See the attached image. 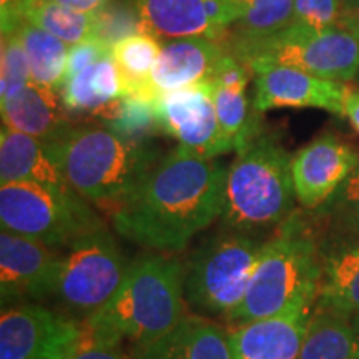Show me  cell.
<instances>
[{"mask_svg": "<svg viewBox=\"0 0 359 359\" xmlns=\"http://www.w3.org/2000/svg\"><path fill=\"white\" fill-rule=\"evenodd\" d=\"M228 167L178 145L161 155L114 213L120 236L156 253L185 250L222 217Z\"/></svg>", "mask_w": 359, "mask_h": 359, "instance_id": "obj_1", "label": "cell"}, {"mask_svg": "<svg viewBox=\"0 0 359 359\" xmlns=\"http://www.w3.org/2000/svg\"><path fill=\"white\" fill-rule=\"evenodd\" d=\"M45 147L67 185L109 215L161 158L151 140L120 137L102 123L75 122Z\"/></svg>", "mask_w": 359, "mask_h": 359, "instance_id": "obj_2", "label": "cell"}, {"mask_svg": "<svg viewBox=\"0 0 359 359\" xmlns=\"http://www.w3.org/2000/svg\"><path fill=\"white\" fill-rule=\"evenodd\" d=\"M188 309L185 262L154 253L130 263L110 302L85 323L98 334L138 346L177 326Z\"/></svg>", "mask_w": 359, "mask_h": 359, "instance_id": "obj_3", "label": "cell"}, {"mask_svg": "<svg viewBox=\"0 0 359 359\" xmlns=\"http://www.w3.org/2000/svg\"><path fill=\"white\" fill-rule=\"evenodd\" d=\"M228 167L224 230L262 236L273 233L294 213L296 193L291 156L273 133H258L235 151Z\"/></svg>", "mask_w": 359, "mask_h": 359, "instance_id": "obj_4", "label": "cell"}, {"mask_svg": "<svg viewBox=\"0 0 359 359\" xmlns=\"http://www.w3.org/2000/svg\"><path fill=\"white\" fill-rule=\"evenodd\" d=\"M321 280L320 238L302 215L293 213L264 241L248 290L228 325L275 316L303 302L316 303Z\"/></svg>", "mask_w": 359, "mask_h": 359, "instance_id": "obj_5", "label": "cell"}, {"mask_svg": "<svg viewBox=\"0 0 359 359\" xmlns=\"http://www.w3.org/2000/svg\"><path fill=\"white\" fill-rule=\"evenodd\" d=\"M266 238L224 230L185 262V298L198 316L226 321L243 302Z\"/></svg>", "mask_w": 359, "mask_h": 359, "instance_id": "obj_6", "label": "cell"}, {"mask_svg": "<svg viewBox=\"0 0 359 359\" xmlns=\"http://www.w3.org/2000/svg\"><path fill=\"white\" fill-rule=\"evenodd\" d=\"M2 231L65 250L80 236L105 226L100 215L75 191L35 183H0Z\"/></svg>", "mask_w": 359, "mask_h": 359, "instance_id": "obj_7", "label": "cell"}, {"mask_svg": "<svg viewBox=\"0 0 359 359\" xmlns=\"http://www.w3.org/2000/svg\"><path fill=\"white\" fill-rule=\"evenodd\" d=\"M226 47L251 72L280 64L343 83L356 79L359 72V39L344 29L314 32L290 25L268 39Z\"/></svg>", "mask_w": 359, "mask_h": 359, "instance_id": "obj_8", "label": "cell"}, {"mask_svg": "<svg viewBox=\"0 0 359 359\" xmlns=\"http://www.w3.org/2000/svg\"><path fill=\"white\" fill-rule=\"evenodd\" d=\"M128 266L109 228L90 231L62 253L53 298L69 316L87 321L110 302Z\"/></svg>", "mask_w": 359, "mask_h": 359, "instance_id": "obj_9", "label": "cell"}, {"mask_svg": "<svg viewBox=\"0 0 359 359\" xmlns=\"http://www.w3.org/2000/svg\"><path fill=\"white\" fill-rule=\"evenodd\" d=\"M87 331V323L37 303L4 306L0 359H62Z\"/></svg>", "mask_w": 359, "mask_h": 359, "instance_id": "obj_10", "label": "cell"}, {"mask_svg": "<svg viewBox=\"0 0 359 359\" xmlns=\"http://www.w3.org/2000/svg\"><path fill=\"white\" fill-rule=\"evenodd\" d=\"M142 32L158 40L208 37L224 40L248 11L246 0H128Z\"/></svg>", "mask_w": 359, "mask_h": 359, "instance_id": "obj_11", "label": "cell"}, {"mask_svg": "<svg viewBox=\"0 0 359 359\" xmlns=\"http://www.w3.org/2000/svg\"><path fill=\"white\" fill-rule=\"evenodd\" d=\"M156 114L161 133L193 154L205 158H219L235 151V145L219 127L212 82L163 93L156 98Z\"/></svg>", "mask_w": 359, "mask_h": 359, "instance_id": "obj_12", "label": "cell"}, {"mask_svg": "<svg viewBox=\"0 0 359 359\" xmlns=\"http://www.w3.org/2000/svg\"><path fill=\"white\" fill-rule=\"evenodd\" d=\"M64 250L32 238L0 233V302L4 306L53 296Z\"/></svg>", "mask_w": 359, "mask_h": 359, "instance_id": "obj_13", "label": "cell"}, {"mask_svg": "<svg viewBox=\"0 0 359 359\" xmlns=\"http://www.w3.org/2000/svg\"><path fill=\"white\" fill-rule=\"evenodd\" d=\"M253 109L258 114L275 109H320L344 115L349 87L280 64L257 67Z\"/></svg>", "mask_w": 359, "mask_h": 359, "instance_id": "obj_14", "label": "cell"}, {"mask_svg": "<svg viewBox=\"0 0 359 359\" xmlns=\"http://www.w3.org/2000/svg\"><path fill=\"white\" fill-rule=\"evenodd\" d=\"M359 163V151L339 138L325 133L291 156V175L298 203L320 210L333 198Z\"/></svg>", "mask_w": 359, "mask_h": 359, "instance_id": "obj_15", "label": "cell"}, {"mask_svg": "<svg viewBox=\"0 0 359 359\" xmlns=\"http://www.w3.org/2000/svg\"><path fill=\"white\" fill-rule=\"evenodd\" d=\"M314 303L303 302L275 316L230 330L233 359H299Z\"/></svg>", "mask_w": 359, "mask_h": 359, "instance_id": "obj_16", "label": "cell"}, {"mask_svg": "<svg viewBox=\"0 0 359 359\" xmlns=\"http://www.w3.org/2000/svg\"><path fill=\"white\" fill-rule=\"evenodd\" d=\"M160 42V57L150 79L155 98L172 90L210 82L219 60L230 52L223 40L208 37L168 39Z\"/></svg>", "mask_w": 359, "mask_h": 359, "instance_id": "obj_17", "label": "cell"}, {"mask_svg": "<svg viewBox=\"0 0 359 359\" xmlns=\"http://www.w3.org/2000/svg\"><path fill=\"white\" fill-rule=\"evenodd\" d=\"M132 359H233L230 330L210 318L188 314L145 344L132 346Z\"/></svg>", "mask_w": 359, "mask_h": 359, "instance_id": "obj_18", "label": "cell"}, {"mask_svg": "<svg viewBox=\"0 0 359 359\" xmlns=\"http://www.w3.org/2000/svg\"><path fill=\"white\" fill-rule=\"evenodd\" d=\"M250 72L243 62L228 52L219 60L210 80L213 85V102L219 127L224 137L235 145V151L263 132L257 120L258 111L253 110V115L250 114V103L246 97Z\"/></svg>", "mask_w": 359, "mask_h": 359, "instance_id": "obj_19", "label": "cell"}, {"mask_svg": "<svg viewBox=\"0 0 359 359\" xmlns=\"http://www.w3.org/2000/svg\"><path fill=\"white\" fill-rule=\"evenodd\" d=\"M2 125L48 143L65 132L75 118L65 109L58 90L30 82L19 95L2 102Z\"/></svg>", "mask_w": 359, "mask_h": 359, "instance_id": "obj_20", "label": "cell"}, {"mask_svg": "<svg viewBox=\"0 0 359 359\" xmlns=\"http://www.w3.org/2000/svg\"><path fill=\"white\" fill-rule=\"evenodd\" d=\"M321 280L314 308L359 313V240H320Z\"/></svg>", "mask_w": 359, "mask_h": 359, "instance_id": "obj_21", "label": "cell"}, {"mask_svg": "<svg viewBox=\"0 0 359 359\" xmlns=\"http://www.w3.org/2000/svg\"><path fill=\"white\" fill-rule=\"evenodd\" d=\"M0 183H35L74 191L58 172L43 142L4 125L0 130Z\"/></svg>", "mask_w": 359, "mask_h": 359, "instance_id": "obj_22", "label": "cell"}, {"mask_svg": "<svg viewBox=\"0 0 359 359\" xmlns=\"http://www.w3.org/2000/svg\"><path fill=\"white\" fill-rule=\"evenodd\" d=\"M62 100L72 116L102 118L111 103L122 98V80L114 57H107L62 83Z\"/></svg>", "mask_w": 359, "mask_h": 359, "instance_id": "obj_23", "label": "cell"}, {"mask_svg": "<svg viewBox=\"0 0 359 359\" xmlns=\"http://www.w3.org/2000/svg\"><path fill=\"white\" fill-rule=\"evenodd\" d=\"M299 359H359V313L314 308Z\"/></svg>", "mask_w": 359, "mask_h": 359, "instance_id": "obj_24", "label": "cell"}, {"mask_svg": "<svg viewBox=\"0 0 359 359\" xmlns=\"http://www.w3.org/2000/svg\"><path fill=\"white\" fill-rule=\"evenodd\" d=\"M160 50V40L147 32L132 34L111 45V57L122 80V97L156 100L151 93L150 79Z\"/></svg>", "mask_w": 359, "mask_h": 359, "instance_id": "obj_25", "label": "cell"}, {"mask_svg": "<svg viewBox=\"0 0 359 359\" xmlns=\"http://www.w3.org/2000/svg\"><path fill=\"white\" fill-rule=\"evenodd\" d=\"M20 19L60 39L69 47L93 37L95 13H82L55 0H19Z\"/></svg>", "mask_w": 359, "mask_h": 359, "instance_id": "obj_26", "label": "cell"}, {"mask_svg": "<svg viewBox=\"0 0 359 359\" xmlns=\"http://www.w3.org/2000/svg\"><path fill=\"white\" fill-rule=\"evenodd\" d=\"M15 32L29 57L32 82L40 87L60 90L67 72L69 45L24 20Z\"/></svg>", "mask_w": 359, "mask_h": 359, "instance_id": "obj_27", "label": "cell"}, {"mask_svg": "<svg viewBox=\"0 0 359 359\" xmlns=\"http://www.w3.org/2000/svg\"><path fill=\"white\" fill-rule=\"evenodd\" d=\"M248 11L231 27L226 45L257 42L286 30L293 22L294 0H246Z\"/></svg>", "mask_w": 359, "mask_h": 359, "instance_id": "obj_28", "label": "cell"}, {"mask_svg": "<svg viewBox=\"0 0 359 359\" xmlns=\"http://www.w3.org/2000/svg\"><path fill=\"white\" fill-rule=\"evenodd\" d=\"M100 123L132 140H150L160 130L156 100L145 97H122L103 114Z\"/></svg>", "mask_w": 359, "mask_h": 359, "instance_id": "obj_29", "label": "cell"}, {"mask_svg": "<svg viewBox=\"0 0 359 359\" xmlns=\"http://www.w3.org/2000/svg\"><path fill=\"white\" fill-rule=\"evenodd\" d=\"M316 212L326 224L325 236L359 240V163L333 198Z\"/></svg>", "mask_w": 359, "mask_h": 359, "instance_id": "obj_30", "label": "cell"}, {"mask_svg": "<svg viewBox=\"0 0 359 359\" xmlns=\"http://www.w3.org/2000/svg\"><path fill=\"white\" fill-rule=\"evenodd\" d=\"M30 79L29 57L17 32L2 35V50H0V102L11 100L19 95Z\"/></svg>", "mask_w": 359, "mask_h": 359, "instance_id": "obj_31", "label": "cell"}, {"mask_svg": "<svg viewBox=\"0 0 359 359\" xmlns=\"http://www.w3.org/2000/svg\"><path fill=\"white\" fill-rule=\"evenodd\" d=\"M142 32L138 24L137 13H135L132 4L125 2L107 4L100 12L95 13V32L93 37L100 39L107 45H114L128 35Z\"/></svg>", "mask_w": 359, "mask_h": 359, "instance_id": "obj_32", "label": "cell"}, {"mask_svg": "<svg viewBox=\"0 0 359 359\" xmlns=\"http://www.w3.org/2000/svg\"><path fill=\"white\" fill-rule=\"evenodd\" d=\"M343 15L344 8L341 0H294L291 27L325 32L339 29Z\"/></svg>", "mask_w": 359, "mask_h": 359, "instance_id": "obj_33", "label": "cell"}, {"mask_svg": "<svg viewBox=\"0 0 359 359\" xmlns=\"http://www.w3.org/2000/svg\"><path fill=\"white\" fill-rule=\"evenodd\" d=\"M62 359H132V354L125 353L122 341L98 334L87 326L82 339Z\"/></svg>", "mask_w": 359, "mask_h": 359, "instance_id": "obj_34", "label": "cell"}, {"mask_svg": "<svg viewBox=\"0 0 359 359\" xmlns=\"http://www.w3.org/2000/svg\"><path fill=\"white\" fill-rule=\"evenodd\" d=\"M111 55V47L102 42L100 39L90 37L83 42H79L72 45L69 50V60H67V72L65 79L74 77V75L80 74V72L87 70L88 67L95 65L97 62L103 60V58Z\"/></svg>", "mask_w": 359, "mask_h": 359, "instance_id": "obj_35", "label": "cell"}, {"mask_svg": "<svg viewBox=\"0 0 359 359\" xmlns=\"http://www.w3.org/2000/svg\"><path fill=\"white\" fill-rule=\"evenodd\" d=\"M55 2L82 13H97L105 7L110 0H55Z\"/></svg>", "mask_w": 359, "mask_h": 359, "instance_id": "obj_36", "label": "cell"}, {"mask_svg": "<svg viewBox=\"0 0 359 359\" xmlns=\"http://www.w3.org/2000/svg\"><path fill=\"white\" fill-rule=\"evenodd\" d=\"M344 116L359 135V90H353L349 87L346 102H344Z\"/></svg>", "mask_w": 359, "mask_h": 359, "instance_id": "obj_37", "label": "cell"}, {"mask_svg": "<svg viewBox=\"0 0 359 359\" xmlns=\"http://www.w3.org/2000/svg\"><path fill=\"white\" fill-rule=\"evenodd\" d=\"M339 29L348 30L359 39V12H344Z\"/></svg>", "mask_w": 359, "mask_h": 359, "instance_id": "obj_38", "label": "cell"}, {"mask_svg": "<svg viewBox=\"0 0 359 359\" xmlns=\"http://www.w3.org/2000/svg\"><path fill=\"white\" fill-rule=\"evenodd\" d=\"M344 12H359V0H341Z\"/></svg>", "mask_w": 359, "mask_h": 359, "instance_id": "obj_39", "label": "cell"}, {"mask_svg": "<svg viewBox=\"0 0 359 359\" xmlns=\"http://www.w3.org/2000/svg\"><path fill=\"white\" fill-rule=\"evenodd\" d=\"M17 2H19V0H0V7H2V8H6V7L15 6Z\"/></svg>", "mask_w": 359, "mask_h": 359, "instance_id": "obj_40", "label": "cell"}, {"mask_svg": "<svg viewBox=\"0 0 359 359\" xmlns=\"http://www.w3.org/2000/svg\"><path fill=\"white\" fill-rule=\"evenodd\" d=\"M356 82H358V85H359V72H358V75H356Z\"/></svg>", "mask_w": 359, "mask_h": 359, "instance_id": "obj_41", "label": "cell"}]
</instances>
